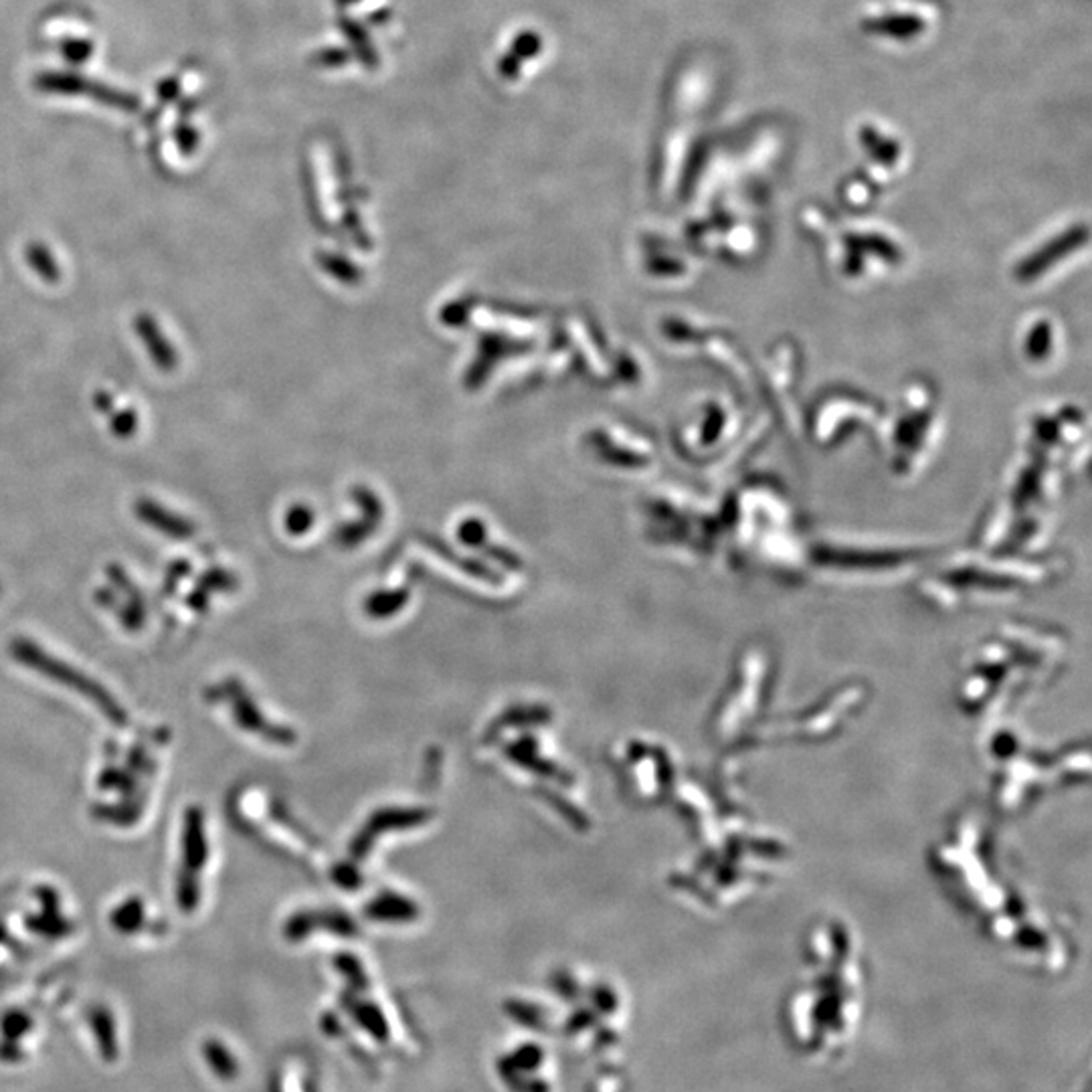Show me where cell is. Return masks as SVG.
<instances>
[{
  "label": "cell",
  "instance_id": "cell-1",
  "mask_svg": "<svg viewBox=\"0 0 1092 1092\" xmlns=\"http://www.w3.org/2000/svg\"><path fill=\"white\" fill-rule=\"evenodd\" d=\"M11 652L15 656L17 662H21L23 666L51 678L53 682L77 692L80 696H84L86 700H90L92 705L102 711V715L114 723V725H126L128 723V713L126 709L120 705V702L98 682H94V678L86 676L82 670H77L73 666H69L67 662L47 654L41 646H37L35 642L27 640V638H17L11 646Z\"/></svg>",
  "mask_w": 1092,
  "mask_h": 1092
},
{
  "label": "cell",
  "instance_id": "cell-2",
  "mask_svg": "<svg viewBox=\"0 0 1092 1092\" xmlns=\"http://www.w3.org/2000/svg\"><path fill=\"white\" fill-rule=\"evenodd\" d=\"M209 843L205 833V816L199 808L185 814L183 825V864L177 882V900L183 912H193L201 900V872L207 866Z\"/></svg>",
  "mask_w": 1092,
  "mask_h": 1092
},
{
  "label": "cell",
  "instance_id": "cell-3",
  "mask_svg": "<svg viewBox=\"0 0 1092 1092\" xmlns=\"http://www.w3.org/2000/svg\"><path fill=\"white\" fill-rule=\"evenodd\" d=\"M132 330L140 338L144 350L148 352V358L161 372H175L181 364L179 348L173 344V340L165 334L159 320H156L148 311H140L132 318Z\"/></svg>",
  "mask_w": 1092,
  "mask_h": 1092
},
{
  "label": "cell",
  "instance_id": "cell-4",
  "mask_svg": "<svg viewBox=\"0 0 1092 1092\" xmlns=\"http://www.w3.org/2000/svg\"><path fill=\"white\" fill-rule=\"evenodd\" d=\"M132 512L142 524L150 526L156 532H161L167 538L191 540L197 534V526L193 520L163 506L159 500H154L150 496L136 498L132 504Z\"/></svg>",
  "mask_w": 1092,
  "mask_h": 1092
},
{
  "label": "cell",
  "instance_id": "cell-5",
  "mask_svg": "<svg viewBox=\"0 0 1092 1092\" xmlns=\"http://www.w3.org/2000/svg\"><path fill=\"white\" fill-rule=\"evenodd\" d=\"M90 1026L96 1034V1044L100 1048V1054L106 1062H114L118 1058V1036H116V1022L112 1011L108 1007H94L90 1011Z\"/></svg>",
  "mask_w": 1092,
  "mask_h": 1092
},
{
  "label": "cell",
  "instance_id": "cell-6",
  "mask_svg": "<svg viewBox=\"0 0 1092 1092\" xmlns=\"http://www.w3.org/2000/svg\"><path fill=\"white\" fill-rule=\"evenodd\" d=\"M25 262L41 281L49 285H55L61 281L63 270L57 258L53 256V252L43 242H31L25 248Z\"/></svg>",
  "mask_w": 1092,
  "mask_h": 1092
},
{
  "label": "cell",
  "instance_id": "cell-7",
  "mask_svg": "<svg viewBox=\"0 0 1092 1092\" xmlns=\"http://www.w3.org/2000/svg\"><path fill=\"white\" fill-rule=\"evenodd\" d=\"M203 1054H205V1060L211 1066L213 1074H217L219 1078H231L233 1074L238 1072L236 1060H233V1056L229 1054V1050L221 1042L207 1040L205 1046H203Z\"/></svg>",
  "mask_w": 1092,
  "mask_h": 1092
},
{
  "label": "cell",
  "instance_id": "cell-8",
  "mask_svg": "<svg viewBox=\"0 0 1092 1092\" xmlns=\"http://www.w3.org/2000/svg\"><path fill=\"white\" fill-rule=\"evenodd\" d=\"M33 1028V1020L29 1013L21 1011V1009H13L9 1013H5L3 1020H0V1032H3L5 1040H21L23 1036H27Z\"/></svg>",
  "mask_w": 1092,
  "mask_h": 1092
},
{
  "label": "cell",
  "instance_id": "cell-9",
  "mask_svg": "<svg viewBox=\"0 0 1092 1092\" xmlns=\"http://www.w3.org/2000/svg\"><path fill=\"white\" fill-rule=\"evenodd\" d=\"M140 429V415L132 407H124L110 415V431L118 439H132Z\"/></svg>",
  "mask_w": 1092,
  "mask_h": 1092
},
{
  "label": "cell",
  "instance_id": "cell-10",
  "mask_svg": "<svg viewBox=\"0 0 1092 1092\" xmlns=\"http://www.w3.org/2000/svg\"><path fill=\"white\" fill-rule=\"evenodd\" d=\"M142 918H144V908L140 900H130L112 914V922L120 932H134L136 928H140Z\"/></svg>",
  "mask_w": 1092,
  "mask_h": 1092
},
{
  "label": "cell",
  "instance_id": "cell-11",
  "mask_svg": "<svg viewBox=\"0 0 1092 1092\" xmlns=\"http://www.w3.org/2000/svg\"><path fill=\"white\" fill-rule=\"evenodd\" d=\"M92 401H94V409L102 415H112L116 411V397H114V393L106 391V388H100V391H96Z\"/></svg>",
  "mask_w": 1092,
  "mask_h": 1092
},
{
  "label": "cell",
  "instance_id": "cell-12",
  "mask_svg": "<svg viewBox=\"0 0 1092 1092\" xmlns=\"http://www.w3.org/2000/svg\"><path fill=\"white\" fill-rule=\"evenodd\" d=\"M21 1058H23V1052H21V1048H19L17 1042H13V1040H3V1042H0V1060H5V1062H17V1060H21Z\"/></svg>",
  "mask_w": 1092,
  "mask_h": 1092
},
{
  "label": "cell",
  "instance_id": "cell-13",
  "mask_svg": "<svg viewBox=\"0 0 1092 1092\" xmlns=\"http://www.w3.org/2000/svg\"><path fill=\"white\" fill-rule=\"evenodd\" d=\"M0 593H3V587H0Z\"/></svg>",
  "mask_w": 1092,
  "mask_h": 1092
}]
</instances>
